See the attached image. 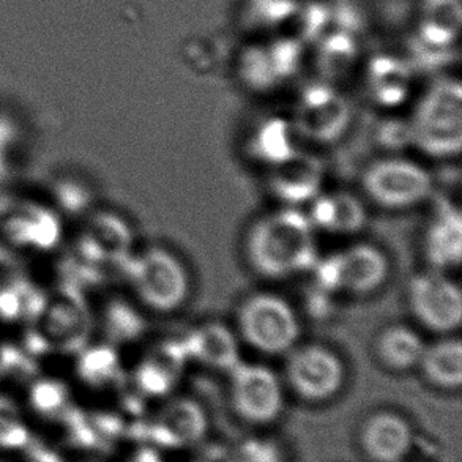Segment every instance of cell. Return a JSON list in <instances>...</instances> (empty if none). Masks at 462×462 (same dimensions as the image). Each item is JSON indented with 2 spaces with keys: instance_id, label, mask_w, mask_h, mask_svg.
<instances>
[{
  "instance_id": "obj_1",
  "label": "cell",
  "mask_w": 462,
  "mask_h": 462,
  "mask_svg": "<svg viewBox=\"0 0 462 462\" xmlns=\"http://www.w3.org/2000/svg\"><path fill=\"white\" fill-rule=\"evenodd\" d=\"M245 256L257 275L284 280L314 269L319 261L316 229L307 213L284 207L251 225Z\"/></svg>"
},
{
  "instance_id": "obj_2",
  "label": "cell",
  "mask_w": 462,
  "mask_h": 462,
  "mask_svg": "<svg viewBox=\"0 0 462 462\" xmlns=\"http://www.w3.org/2000/svg\"><path fill=\"white\" fill-rule=\"evenodd\" d=\"M412 145L432 158H453L462 149V88L457 79L432 84L411 119Z\"/></svg>"
},
{
  "instance_id": "obj_3",
  "label": "cell",
  "mask_w": 462,
  "mask_h": 462,
  "mask_svg": "<svg viewBox=\"0 0 462 462\" xmlns=\"http://www.w3.org/2000/svg\"><path fill=\"white\" fill-rule=\"evenodd\" d=\"M240 337L263 356H284L300 337V320L289 301L270 292L246 297L237 311Z\"/></svg>"
},
{
  "instance_id": "obj_4",
  "label": "cell",
  "mask_w": 462,
  "mask_h": 462,
  "mask_svg": "<svg viewBox=\"0 0 462 462\" xmlns=\"http://www.w3.org/2000/svg\"><path fill=\"white\" fill-rule=\"evenodd\" d=\"M312 270L325 294L366 297L385 284L390 263L381 248L374 245L356 244L322 261L319 259Z\"/></svg>"
},
{
  "instance_id": "obj_5",
  "label": "cell",
  "mask_w": 462,
  "mask_h": 462,
  "mask_svg": "<svg viewBox=\"0 0 462 462\" xmlns=\"http://www.w3.org/2000/svg\"><path fill=\"white\" fill-rule=\"evenodd\" d=\"M362 187L369 199L382 208L406 210L431 198L434 179L419 162L388 156L365 169Z\"/></svg>"
},
{
  "instance_id": "obj_6",
  "label": "cell",
  "mask_w": 462,
  "mask_h": 462,
  "mask_svg": "<svg viewBox=\"0 0 462 462\" xmlns=\"http://www.w3.org/2000/svg\"><path fill=\"white\" fill-rule=\"evenodd\" d=\"M133 288L145 307L156 312H172L189 295L188 270L174 253L152 246L141 253L130 269Z\"/></svg>"
},
{
  "instance_id": "obj_7",
  "label": "cell",
  "mask_w": 462,
  "mask_h": 462,
  "mask_svg": "<svg viewBox=\"0 0 462 462\" xmlns=\"http://www.w3.org/2000/svg\"><path fill=\"white\" fill-rule=\"evenodd\" d=\"M284 375L291 392L310 404L335 400L346 385V365L322 344H305L288 354Z\"/></svg>"
},
{
  "instance_id": "obj_8",
  "label": "cell",
  "mask_w": 462,
  "mask_h": 462,
  "mask_svg": "<svg viewBox=\"0 0 462 462\" xmlns=\"http://www.w3.org/2000/svg\"><path fill=\"white\" fill-rule=\"evenodd\" d=\"M229 374L232 411L244 423L269 426L284 411V387L276 373L257 363H238Z\"/></svg>"
},
{
  "instance_id": "obj_9",
  "label": "cell",
  "mask_w": 462,
  "mask_h": 462,
  "mask_svg": "<svg viewBox=\"0 0 462 462\" xmlns=\"http://www.w3.org/2000/svg\"><path fill=\"white\" fill-rule=\"evenodd\" d=\"M291 122L299 138L312 144H335L349 130L352 106L333 86L316 82L301 90Z\"/></svg>"
},
{
  "instance_id": "obj_10",
  "label": "cell",
  "mask_w": 462,
  "mask_h": 462,
  "mask_svg": "<svg viewBox=\"0 0 462 462\" xmlns=\"http://www.w3.org/2000/svg\"><path fill=\"white\" fill-rule=\"evenodd\" d=\"M407 301L413 318L426 330L450 335L462 322V294L459 284L444 272L430 270L413 276L407 289Z\"/></svg>"
},
{
  "instance_id": "obj_11",
  "label": "cell",
  "mask_w": 462,
  "mask_h": 462,
  "mask_svg": "<svg viewBox=\"0 0 462 462\" xmlns=\"http://www.w3.org/2000/svg\"><path fill=\"white\" fill-rule=\"evenodd\" d=\"M303 60L299 37H280L270 43L251 44L240 52L237 75L253 92H269L297 75Z\"/></svg>"
},
{
  "instance_id": "obj_12",
  "label": "cell",
  "mask_w": 462,
  "mask_h": 462,
  "mask_svg": "<svg viewBox=\"0 0 462 462\" xmlns=\"http://www.w3.org/2000/svg\"><path fill=\"white\" fill-rule=\"evenodd\" d=\"M459 31V0H423L411 54L421 67L438 69L455 56Z\"/></svg>"
},
{
  "instance_id": "obj_13",
  "label": "cell",
  "mask_w": 462,
  "mask_h": 462,
  "mask_svg": "<svg viewBox=\"0 0 462 462\" xmlns=\"http://www.w3.org/2000/svg\"><path fill=\"white\" fill-rule=\"evenodd\" d=\"M325 166L320 158L308 152H295L284 162L269 168L267 187L284 207L310 206L322 193Z\"/></svg>"
},
{
  "instance_id": "obj_14",
  "label": "cell",
  "mask_w": 462,
  "mask_h": 462,
  "mask_svg": "<svg viewBox=\"0 0 462 462\" xmlns=\"http://www.w3.org/2000/svg\"><path fill=\"white\" fill-rule=\"evenodd\" d=\"M208 431V417L198 401L175 398L152 420L151 440L158 450H187L200 444Z\"/></svg>"
},
{
  "instance_id": "obj_15",
  "label": "cell",
  "mask_w": 462,
  "mask_h": 462,
  "mask_svg": "<svg viewBox=\"0 0 462 462\" xmlns=\"http://www.w3.org/2000/svg\"><path fill=\"white\" fill-rule=\"evenodd\" d=\"M358 448L369 462H404L413 447L412 426L400 413L377 411L363 420Z\"/></svg>"
},
{
  "instance_id": "obj_16",
  "label": "cell",
  "mask_w": 462,
  "mask_h": 462,
  "mask_svg": "<svg viewBox=\"0 0 462 462\" xmlns=\"http://www.w3.org/2000/svg\"><path fill=\"white\" fill-rule=\"evenodd\" d=\"M180 344L187 360H194L215 371L229 373L242 362L236 333L219 322L196 327Z\"/></svg>"
},
{
  "instance_id": "obj_17",
  "label": "cell",
  "mask_w": 462,
  "mask_h": 462,
  "mask_svg": "<svg viewBox=\"0 0 462 462\" xmlns=\"http://www.w3.org/2000/svg\"><path fill=\"white\" fill-rule=\"evenodd\" d=\"M310 207L308 218L312 227L331 236H352L362 231L368 221L362 200L347 191L320 193Z\"/></svg>"
},
{
  "instance_id": "obj_18",
  "label": "cell",
  "mask_w": 462,
  "mask_h": 462,
  "mask_svg": "<svg viewBox=\"0 0 462 462\" xmlns=\"http://www.w3.org/2000/svg\"><path fill=\"white\" fill-rule=\"evenodd\" d=\"M366 88L375 105L401 106L412 88V65L392 54L373 57L366 69Z\"/></svg>"
},
{
  "instance_id": "obj_19",
  "label": "cell",
  "mask_w": 462,
  "mask_h": 462,
  "mask_svg": "<svg viewBox=\"0 0 462 462\" xmlns=\"http://www.w3.org/2000/svg\"><path fill=\"white\" fill-rule=\"evenodd\" d=\"M425 256L432 270L445 272L461 263L462 219L457 207L444 204L425 236Z\"/></svg>"
},
{
  "instance_id": "obj_20",
  "label": "cell",
  "mask_w": 462,
  "mask_h": 462,
  "mask_svg": "<svg viewBox=\"0 0 462 462\" xmlns=\"http://www.w3.org/2000/svg\"><path fill=\"white\" fill-rule=\"evenodd\" d=\"M426 344L417 331L407 325H388L375 339V356L392 373H407L419 368Z\"/></svg>"
},
{
  "instance_id": "obj_21",
  "label": "cell",
  "mask_w": 462,
  "mask_h": 462,
  "mask_svg": "<svg viewBox=\"0 0 462 462\" xmlns=\"http://www.w3.org/2000/svg\"><path fill=\"white\" fill-rule=\"evenodd\" d=\"M299 134L291 119L270 117L263 120L248 139V153L253 160L272 168L300 151Z\"/></svg>"
},
{
  "instance_id": "obj_22",
  "label": "cell",
  "mask_w": 462,
  "mask_h": 462,
  "mask_svg": "<svg viewBox=\"0 0 462 462\" xmlns=\"http://www.w3.org/2000/svg\"><path fill=\"white\" fill-rule=\"evenodd\" d=\"M426 382L442 392H457L462 385V344L459 337H442L426 346L419 363Z\"/></svg>"
},
{
  "instance_id": "obj_23",
  "label": "cell",
  "mask_w": 462,
  "mask_h": 462,
  "mask_svg": "<svg viewBox=\"0 0 462 462\" xmlns=\"http://www.w3.org/2000/svg\"><path fill=\"white\" fill-rule=\"evenodd\" d=\"M187 362L180 343L166 344L141 368V385L147 393H168L174 385L181 365Z\"/></svg>"
},
{
  "instance_id": "obj_24",
  "label": "cell",
  "mask_w": 462,
  "mask_h": 462,
  "mask_svg": "<svg viewBox=\"0 0 462 462\" xmlns=\"http://www.w3.org/2000/svg\"><path fill=\"white\" fill-rule=\"evenodd\" d=\"M300 4L297 0H248L245 21L259 31L278 29L297 16Z\"/></svg>"
},
{
  "instance_id": "obj_25",
  "label": "cell",
  "mask_w": 462,
  "mask_h": 462,
  "mask_svg": "<svg viewBox=\"0 0 462 462\" xmlns=\"http://www.w3.org/2000/svg\"><path fill=\"white\" fill-rule=\"evenodd\" d=\"M225 462H288L286 450L275 439L254 436L238 442Z\"/></svg>"
},
{
  "instance_id": "obj_26",
  "label": "cell",
  "mask_w": 462,
  "mask_h": 462,
  "mask_svg": "<svg viewBox=\"0 0 462 462\" xmlns=\"http://www.w3.org/2000/svg\"><path fill=\"white\" fill-rule=\"evenodd\" d=\"M379 144L387 151H402L407 145H412V128L411 120H387L377 128Z\"/></svg>"
},
{
  "instance_id": "obj_27",
  "label": "cell",
  "mask_w": 462,
  "mask_h": 462,
  "mask_svg": "<svg viewBox=\"0 0 462 462\" xmlns=\"http://www.w3.org/2000/svg\"><path fill=\"white\" fill-rule=\"evenodd\" d=\"M130 462H166L162 459L160 451H156L155 448H145L141 450L132 457Z\"/></svg>"
}]
</instances>
